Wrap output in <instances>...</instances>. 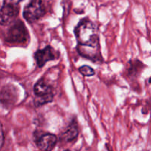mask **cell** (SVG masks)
<instances>
[{"mask_svg":"<svg viewBox=\"0 0 151 151\" xmlns=\"http://www.w3.org/2000/svg\"><path fill=\"white\" fill-rule=\"evenodd\" d=\"M75 33L80 54L94 61L101 60L99 36L94 24L86 18L76 27Z\"/></svg>","mask_w":151,"mask_h":151,"instance_id":"cell-1","label":"cell"},{"mask_svg":"<svg viewBox=\"0 0 151 151\" xmlns=\"http://www.w3.org/2000/svg\"><path fill=\"white\" fill-rule=\"evenodd\" d=\"M29 39V33L23 22L20 20L13 22L7 32V41L20 44L28 42Z\"/></svg>","mask_w":151,"mask_h":151,"instance_id":"cell-2","label":"cell"},{"mask_svg":"<svg viewBox=\"0 0 151 151\" xmlns=\"http://www.w3.org/2000/svg\"><path fill=\"white\" fill-rule=\"evenodd\" d=\"M19 12L18 1H0V24L7 25L13 22Z\"/></svg>","mask_w":151,"mask_h":151,"instance_id":"cell-3","label":"cell"},{"mask_svg":"<svg viewBox=\"0 0 151 151\" xmlns=\"http://www.w3.org/2000/svg\"><path fill=\"white\" fill-rule=\"evenodd\" d=\"M46 13V9L41 1H32L27 4L24 10L23 16L29 23H33L42 17Z\"/></svg>","mask_w":151,"mask_h":151,"instance_id":"cell-4","label":"cell"},{"mask_svg":"<svg viewBox=\"0 0 151 151\" xmlns=\"http://www.w3.org/2000/svg\"><path fill=\"white\" fill-rule=\"evenodd\" d=\"M19 94L17 88L13 85L3 87L0 91V103L4 107H10L17 102Z\"/></svg>","mask_w":151,"mask_h":151,"instance_id":"cell-5","label":"cell"},{"mask_svg":"<svg viewBox=\"0 0 151 151\" xmlns=\"http://www.w3.org/2000/svg\"><path fill=\"white\" fill-rule=\"evenodd\" d=\"M34 57L38 66L39 67H43L47 62L55 60L58 57V55L52 47L47 46L42 50H38V51H36Z\"/></svg>","mask_w":151,"mask_h":151,"instance_id":"cell-6","label":"cell"},{"mask_svg":"<svg viewBox=\"0 0 151 151\" xmlns=\"http://www.w3.org/2000/svg\"><path fill=\"white\" fill-rule=\"evenodd\" d=\"M58 139L52 134H46L41 136L36 142L37 147L40 151H52L57 144Z\"/></svg>","mask_w":151,"mask_h":151,"instance_id":"cell-7","label":"cell"},{"mask_svg":"<svg viewBox=\"0 0 151 151\" xmlns=\"http://www.w3.org/2000/svg\"><path fill=\"white\" fill-rule=\"evenodd\" d=\"M34 92L36 97H43L51 95L52 94V88L43 79L39 80L34 86Z\"/></svg>","mask_w":151,"mask_h":151,"instance_id":"cell-8","label":"cell"},{"mask_svg":"<svg viewBox=\"0 0 151 151\" xmlns=\"http://www.w3.org/2000/svg\"><path fill=\"white\" fill-rule=\"evenodd\" d=\"M78 124L75 121H72L67 128L66 131H65L63 134V139L66 142H72L75 140L78 137Z\"/></svg>","mask_w":151,"mask_h":151,"instance_id":"cell-9","label":"cell"},{"mask_svg":"<svg viewBox=\"0 0 151 151\" xmlns=\"http://www.w3.org/2000/svg\"><path fill=\"white\" fill-rule=\"evenodd\" d=\"M53 99V94L51 95L46 96V97H36L35 99V103L37 106H42V105L46 104V103H50V102L52 101Z\"/></svg>","mask_w":151,"mask_h":151,"instance_id":"cell-10","label":"cell"},{"mask_svg":"<svg viewBox=\"0 0 151 151\" xmlns=\"http://www.w3.org/2000/svg\"><path fill=\"white\" fill-rule=\"evenodd\" d=\"M79 72L82 74L83 76H87L90 77L92 76L95 74V72H94V69L91 67L88 66H83L81 67H80Z\"/></svg>","mask_w":151,"mask_h":151,"instance_id":"cell-11","label":"cell"},{"mask_svg":"<svg viewBox=\"0 0 151 151\" xmlns=\"http://www.w3.org/2000/svg\"><path fill=\"white\" fill-rule=\"evenodd\" d=\"M4 131H3L2 125H1V122H0V150L2 147L3 144H4Z\"/></svg>","mask_w":151,"mask_h":151,"instance_id":"cell-12","label":"cell"},{"mask_svg":"<svg viewBox=\"0 0 151 151\" xmlns=\"http://www.w3.org/2000/svg\"><path fill=\"white\" fill-rule=\"evenodd\" d=\"M64 151H70V150H64Z\"/></svg>","mask_w":151,"mask_h":151,"instance_id":"cell-13","label":"cell"}]
</instances>
